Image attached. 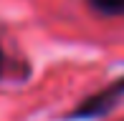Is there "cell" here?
Instances as JSON below:
<instances>
[{"label": "cell", "mask_w": 124, "mask_h": 121, "mask_svg": "<svg viewBox=\"0 0 124 121\" xmlns=\"http://www.w3.org/2000/svg\"><path fill=\"white\" fill-rule=\"evenodd\" d=\"M124 101V76L114 78L111 83L101 86L99 91L84 96L71 111H66V121H96L104 119Z\"/></svg>", "instance_id": "6da1fadb"}, {"label": "cell", "mask_w": 124, "mask_h": 121, "mask_svg": "<svg viewBox=\"0 0 124 121\" xmlns=\"http://www.w3.org/2000/svg\"><path fill=\"white\" fill-rule=\"evenodd\" d=\"M84 3H86L96 15H104V18H116L119 5L124 3V0H84Z\"/></svg>", "instance_id": "7a4b0ae2"}, {"label": "cell", "mask_w": 124, "mask_h": 121, "mask_svg": "<svg viewBox=\"0 0 124 121\" xmlns=\"http://www.w3.org/2000/svg\"><path fill=\"white\" fill-rule=\"evenodd\" d=\"M3 73H5V51L0 46V78H3Z\"/></svg>", "instance_id": "3957f363"}, {"label": "cell", "mask_w": 124, "mask_h": 121, "mask_svg": "<svg viewBox=\"0 0 124 121\" xmlns=\"http://www.w3.org/2000/svg\"><path fill=\"white\" fill-rule=\"evenodd\" d=\"M116 18H124V3L119 5V13H116Z\"/></svg>", "instance_id": "277c9868"}]
</instances>
